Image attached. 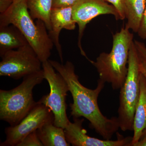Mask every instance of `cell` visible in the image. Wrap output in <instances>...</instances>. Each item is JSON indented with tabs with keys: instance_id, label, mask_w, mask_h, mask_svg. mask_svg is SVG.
<instances>
[{
	"instance_id": "cell-1",
	"label": "cell",
	"mask_w": 146,
	"mask_h": 146,
	"mask_svg": "<svg viewBox=\"0 0 146 146\" xmlns=\"http://www.w3.org/2000/svg\"><path fill=\"white\" fill-rule=\"evenodd\" d=\"M48 60L68 84L73 98V103L70 106L73 119L86 118L97 133L105 140H110L120 127L117 117L108 119L103 115L99 107L98 98L104 87V82L99 79L96 89H88L79 80L74 66L70 61L63 64L56 60Z\"/></svg>"
},
{
	"instance_id": "cell-2",
	"label": "cell",
	"mask_w": 146,
	"mask_h": 146,
	"mask_svg": "<svg viewBox=\"0 0 146 146\" xmlns=\"http://www.w3.org/2000/svg\"><path fill=\"white\" fill-rule=\"evenodd\" d=\"M27 5V0H15L5 13L0 14V27L13 25L26 37L42 63L49 60L54 44L46 26L41 20L35 23Z\"/></svg>"
},
{
	"instance_id": "cell-3",
	"label": "cell",
	"mask_w": 146,
	"mask_h": 146,
	"mask_svg": "<svg viewBox=\"0 0 146 146\" xmlns=\"http://www.w3.org/2000/svg\"><path fill=\"white\" fill-rule=\"evenodd\" d=\"M133 35L126 27L113 36L111 51L102 52L96 61L89 60L96 69L99 79L110 83L114 90L121 88L128 71L129 53L133 42Z\"/></svg>"
},
{
	"instance_id": "cell-4",
	"label": "cell",
	"mask_w": 146,
	"mask_h": 146,
	"mask_svg": "<svg viewBox=\"0 0 146 146\" xmlns=\"http://www.w3.org/2000/svg\"><path fill=\"white\" fill-rule=\"evenodd\" d=\"M44 79L43 69L26 76L22 83L10 90H0V119L10 126L19 123L36 105L33 91Z\"/></svg>"
},
{
	"instance_id": "cell-5",
	"label": "cell",
	"mask_w": 146,
	"mask_h": 146,
	"mask_svg": "<svg viewBox=\"0 0 146 146\" xmlns=\"http://www.w3.org/2000/svg\"><path fill=\"white\" fill-rule=\"evenodd\" d=\"M140 61L133 41L129 53L127 75L120 89L117 118L120 129L123 131H133L134 115L140 96Z\"/></svg>"
},
{
	"instance_id": "cell-6",
	"label": "cell",
	"mask_w": 146,
	"mask_h": 146,
	"mask_svg": "<svg viewBox=\"0 0 146 146\" xmlns=\"http://www.w3.org/2000/svg\"><path fill=\"white\" fill-rule=\"evenodd\" d=\"M44 78L49 84L50 92L37 102L44 105L51 110L54 117V124L65 129L70 121L67 116L66 97L69 91L68 84L49 60L42 63Z\"/></svg>"
},
{
	"instance_id": "cell-7",
	"label": "cell",
	"mask_w": 146,
	"mask_h": 146,
	"mask_svg": "<svg viewBox=\"0 0 146 146\" xmlns=\"http://www.w3.org/2000/svg\"><path fill=\"white\" fill-rule=\"evenodd\" d=\"M0 62V76L19 80L42 70V63L28 44L6 53Z\"/></svg>"
},
{
	"instance_id": "cell-8",
	"label": "cell",
	"mask_w": 146,
	"mask_h": 146,
	"mask_svg": "<svg viewBox=\"0 0 146 146\" xmlns=\"http://www.w3.org/2000/svg\"><path fill=\"white\" fill-rule=\"evenodd\" d=\"M50 121H54L51 110L36 102V105L19 123L6 128V139L0 146H17L29 133Z\"/></svg>"
},
{
	"instance_id": "cell-9",
	"label": "cell",
	"mask_w": 146,
	"mask_h": 146,
	"mask_svg": "<svg viewBox=\"0 0 146 146\" xmlns=\"http://www.w3.org/2000/svg\"><path fill=\"white\" fill-rule=\"evenodd\" d=\"M111 14L116 20H121L119 13L112 5L104 0H80L72 7L74 21L79 28L78 46L82 55L89 59L84 52L81 45V39L86 25L94 18L100 15Z\"/></svg>"
},
{
	"instance_id": "cell-10",
	"label": "cell",
	"mask_w": 146,
	"mask_h": 146,
	"mask_svg": "<svg viewBox=\"0 0 146 146\" xmlns=\"http://www.w3.org/2000/svg\"><path fill=\"white\" fill-rule=\"evenodd\" d=\"M84 119L74 118V123L69 121L64 129L67 142L74 146H130L132 137L123 138L119 134L116 141L102 140L91 137L82 127Z\"/></svg>"
},
{
	"instance_id": "cell-11",
	"label": "cell",
	"mask_w": 146,
	"mask_h": 146,
	"mask_svg": "<svg viewBox=\"0 0 146 146\" xmlns=\"http://www.w3.org/2000/svg\"><path fill=\"white\" fill-rule=\"evenodd\" d=\"M72 7L52 8L51 12V29L48 33L56 48L61 63H63V52L59 35L63 29L74 30L75 29L76 23L73 20Z\"/></svg>"
},
{
	"instance_id": "cell-12",
	"label": "cell",
	"mask_w": 146,
	"mask_h": 146,
	"mask_svg": "<svg viewBox=\"0 0 146 146\" xmlns=\"http://www.w3.org/2000/svg\"><path fill=\"white\" fill-rule=\"evenodd\" d=\"M140 96L134 115L133 135L130 146L141 139L146 126V78L141 73Z\"/></svg>"
},
{
	"instance_id": "cell-13",
	"label": "cell",
	"mask_w": 146,
	"mask_h": 146,
	"mask_svg": "<svg viewBox=\"0 0 146 146\" xmlns=\"http://www.w3.org/2000/svg\"><path fill=\"white\" fill-rule=\"evenodd\" d=\"M29 44L20 30L13 25L0 27V56L9 51Z\"/></svg>"
},
{
	"instance_id": "cell-14",
	"label": "cell",
	"mask_w": 146,
	"mask_h": 146,
	"mask_svg": "<svg viewBox=\"0 0 146 146\" xmlns=\"http://www.w3.org/2000/svg\"><path fill=\"white\" fill-rule=\"evenodd\" d=\"M37 136L44 146H70L63 128L55 125L54 121L46 123L36 130Z\"/></svg>"
},
{
	"instance_id": "cell-15",
	"label": "cell",
	"mask_w": 146,
	"mask_h": 146,
	"mask_svg": "<svg viewBox=\"0 0 146 146\" xmlns=\"http://www.w3.org/2000/svg\"><path fill=\"white\" fill-rule=\"evenodd\" d=\"M146 7V0H126V27L137 33Z\"/></svg>"
},
{
	"instance_id": "cell-16",
	"label": "cell",
	"mask_w": 146,
	"mask_h": 146,
	"mask_svg": "<svg viewBox=\"0 0 146 146\" xmlns=\"http://www.w3.org/2000/svg\"><path fill=\"white\" fill-rule=\"evenodd\" d=\"M52 3L53 0H27V7L32 18L43 21L48 31L51 29Z\"/></svg>"
},
{
	"instance_id": "cell-17",
	"label": "cell",
	"mask_w": 146,
	"mask_h": 146,
	"mask_svg": "<svg viewBox=\"0 0 146 146\" xmlns=\"http://www.w3.org/2000/svg\"><path fill=\"white\" fill-rule=\"evenodd\" d=\"M17 146H44L37 136L36 130L29 133Z\"/></svg>"
},
{
	"instance_id": "cell-18",
	"label": "cell",
	"mask_w": 146,
	"mask_h": 146,
	"mask_svg": "<svg viewBox=\"0 0 146 146\" xmlns=\"http://www.w3.org/2000/svg\"><path fill=\"white\" fill-rule=\"evenodd\" d=\"M110 3L115 7L119 15L121 20L126 18V0H104Z\"/></svg>"
},
{
	"instance_id": "cell-19",
	"label": "cell",
	"mask_w": 146,
	"mask_h": 146,
	"mask_svg": "<svg viewBox=\"0 0 146 146\" xmlns=\"http://www.w3.org/2000/svg\"><path fill=\"white\" fill-rule=\"evenodd\" d=\"M80 0H53L52 8L73 7Z\"/></svg>"
},
{
	"instance_id": "cell-20",
	"label": "cell",
	"mask_w": 146,
	"mask_h": 146,
	"mask_svg": "<svg viewBox=\"0 0 146 146\" xmlns=\"http://www.w3.org/2000/svg\"><path fill=\"white\" fill-rule=\"evenodd\" d=\"M134 45L141 60L146 63V47L143 43L137 40L133 41Z\"/></svg>"
},
{
	"instance_id": "cell-21",
	"label": "cell",
	"mask_w": 146,
	"mask_h": 146,
	"mask_svg": "<svg viewBox=\"0 0 146 146\" xmlns=\"http://www.w3.org/2000/svg\"><path fill=\"white\" fill-rule=\"evenodd\" d=\"M137 33L141 38L146 39V7Z\"/></svg>"
},
{
	"instance_id": "cell-22",
	"label": "cell",
	"mask_w": 146,
	"mask_h": 146,
	"mask_svg": "<svg viewBox=\"0 0 146 146\" xmlns=\"http://www.w3.org/2000/svg\"><path fill=\"white\" fill-rule=\"evenodd\" d=\"M15 0H0V13L6 12L12 5Z\"/></svg>"
},
{
	"instance_id": "cell-23",
	"label": "cell",
	"mask_w": 146,
	"mask_h": 146,
	"mask_svg": "<svg viewBox=\"0 0 146 146\" xmlns=\"http://www.w3.org/2000/svg\"><path fill=\"white\" fill-rule=\"evenodd\" d=\"M139 67H140V71L141 73L146 78V63L141 60V58H140Z\"/></svg>"
},
{
	"instance_id": "cell-24",
	"label": "cell",
	"mask_w": 146,
	"mask_h": 146,
	"mask_svg": "<svg viewBox=\"0 0 146 146\" xmlns=\"http://www.w3.org/2000/svg\"><path fill=\"white\" fill-rule=\"evenodd\" d=\"M132 146H146V136L141 138L138 142L133 144Z\"/></svg>"
},
{
	"instance_id": "cell-25",
	"label": "cell",
	"mask_w": 146,
	"mask_h": 146,
	"mask_svg": "<svg viewBox=\"0 0 146 146\" xmlns=\"http://www.w3.org/2000/svg\"><path fill=\"white\" fill-rule=\"evenodd\" d=\"M146 126L145 128V129H144L143 132V134H142V136H141V138H143L144 137H146Z\"/></svg>"
}]
</instances>
